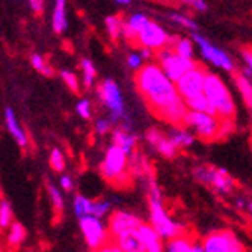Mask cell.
Instances as JSON below:
<instances>
[{
	"label": "cell",
	"mask_w": 252,
	"mask_h": 252,
	"mask_svg": "<svg viewBox=\"0 0 252 252\" xmlns=\"http://www.w3.org/2000/svg\"><path fill=\"white\" fill-rule=\"evenodd\" d=\"M144 63H145V61L142 59V56H141L139 53L131 52V53L127 56V65L131 68V70H134V71L139 70V68H141Z\"/></svg>",
	"instance_id": "40"
},
{
	"label": "cell",
	"mask_w": 252,
	"mask_h": 252,
	"mask_svg": "<svg viewBox=\"0 0 252 252\" xmlns=\"http://www.w3.org/2000/svg\"><path fill=\"white\" fill-rule=\"evenodd\" d=\"M93 202L89 198L83 196V195H77L73 201V209H74V213L76 216L80 219L83 216H89L93 213Z\"/></svg>",
	"instance_id": "28"
},
{
	"label": "cell",
	"mask_w": 252,
	"mask_h": 252,
	"mask_svg": "<svg viewBox=\"0 0 252 252\" xmlns=\"http://www.w3.org/2000/svg\"><path fill=\"white\" fill-rule=\"evenodd\" d=\"M154 58L157 61V63L160 65V68L165 71V74L172 80L177 82L183 74L188 73L189 70L198 63L193 59H188L180 56L174 49L171 47H163L154 53Z\"/></svg>",
	"instance_id": "8"
},
{
	"label": "cell",
	"mask_w": 252,
	"mask_h": 252,
	"mask_svg": "<svg viewBox=\"0 0 252 252\" xmlns=\"http://www.w3.org/2000/svg\"><path fill=\"white\" fill-rule=\"evenodd\" d=\"M192 41L198 45L199 53L205 61H209L210 63H213L215 66L220 68V70L226 73H234L236 63L226 52H223L218 45L212 44L207 38H204L198 32H192Z\"/></svg>",
	"instance_id": "9"
},
{
	"label": "cell",
	"mask_w": 252,
	"mask_h": 252,
	"mask_svg": "<svg viewBox=\"0 0 252 252\" xmlns=\"http://www.w3.org/2000/svg\"><path fill=\"white\" fill-rule=\"evenodd\" d=\"M29 5L35 14H41L44 11V0H29Z\"/></svg>",
	"instance_id": "44"
},
{
	"label": "cell",
	"mask_w": 252,
	"mask_h": 252,
	"mask_svg": "<svg viewBox=\"0 0 252 252\" xmlns=\"http://www.w3.org/2000/svg\"><path fill=\"white\" fill-rule=\"evenodd\" d=\"M142 219L139 216H136L130 212H124V210H117L113 212L109 218V233H110V239H117L123 234L131 233V231H137V228L142 225Z\"/></svg>",
	"instance_id": "13"
},
{
	"label": "cell",
	"mask_w": 252,
	"mask_h": 252,
	"mask_svg": "<svg viewBox=\"0 0 252 252\" xmlns=\"http://www.w3.org/2000/svg\"><path fill=\"white\" fill-rule=\"evenodd\" d=\"M207 73L209 71L205 70L201 63H196L192 70L185 73L175 82L177 91L183 97V100L204 94V82H205V77H207Z\"/></svg>",
	"instance_id": "12"
},
{
	"label": "cell",
	"mask_w": 252,
	"mask_h": 252,
	"mask_svg": "<svg viewBox=\"0 0 252 252\" xmlns=\"http://www.w3.org/2000/svg\"><path fill=\"white\" fill-rule=\"evenodd\" d=\"M180 56L183 58H188V59H193V53H195V49H193V41L189 39V38H180L177 36L175 42L172 44V47Z\"/></svg>",
	"instance_id": "27"
},
{
	"label": "cell",
	"mask_w": 252,
	"mask_h": 252,
	"mask_svg": "<svg viewBox=\"0 0 252 252\" xmlns=\"http://www.w3.org/2000/svg\"><path fill=\"white\" fill-rule=\"evenodd\" d=\"M245 210L248 212V215L252 218V199H246V204H245Z\"/></svg>",
	"instance_id": "47"
},
{
	"label": "cell",
	"mask_w": 252,
	"mask_h": 252,
	"mask_svg": "<svg viewBox=\"0 0 252 252\" xmlns=\"http://www.w3.org/2000/svg\"><path fill=\"white\" fill-rule=\"evenodd\" d=\"M112 130V123H110V120L107 118V120H98V121H95V131L98 133V134H106V133H109Z\"/></svg>",
	"instance_id": "41"
},
{
	"label": "cell",
	"mask_w": 252,
	"mask_h": 252,
	"mask_svg": "<svg viewBox=\"0 0 252 252\" xmlns=\"http://www.w3.org/2000/svg\"><path fill=\"white\" fill-rule=\"evenodd\" d=\"M134 83L153 115L171 126H185L189 112L186 101L157 62L144 63L134 74Z\"/></svg>",
	"instance_id": "1"
},
{
	"label": "cell",
	"mask_w": 252,
	"mask_h": 252,
	"mask_svg": "<svg viewBox=\"0 0 252 252\" xmlns=\"http://www.w3.org/2000/svg\"><path fill=\"white\" fill-rule=\"evenodd\" d=\"M169 20H171L172 23H175V25H178V26H181V28H185V29L190 31V32H198V29H199L198 23H196L193 18H190V17H188V15H183V14H178V12L169 14Z\"/></svg>",
	"instance_id": "31"
},
{
	"label": "cell",
	"mask_w": 252,
	"mask_h": 252,
	"mask_svg": "<svg viewBox=\"0 0 252 252\" xmlns=\"http://www.w3.org/2000/svg\"><path fill=\"white\" fill-rule=\"evenodd\" d=\"M205 252H245V245L231 230H216L199 242Z\"/></svg>",
	"instance_id": "10"
},
{
	"label": "cell",
	"mask_w": 252,
	"mask_h": 252,
	"mask_svg": "<svg viewBox=\"0 0 252 252\" xmlns=\"http://www.w3.org/2000/svg\"><path fill=\"white\" fill-rule=\"evenodd\" d=\"M128 156L117 145H110L100 165V174L110 183H120L128 177Z\"/></svg>",
	"instance_id": "7"
},
{
	"label": "cell",
	"mask_w": 252,
	"mask_h": 252,
	"mask_svg": "<svg viewBox=\"0 0 252 252\" xmlns=\"http://www.w3.org/2000/svg\"><path fill=\"white\" fill-rule=\"evenodd\" d=\"M234 83L239 89V93L243 98V103L246 104L248 109L252 110V80L245 77L240 71L234 74Z\"/></svg>",
	"instance_id": "23"
},
{
	"label": "cell",
	"mask_w": 252,
	"mask_h": 252,
	"mask_svg": "<svg viewBox=\"0 0 252 252\" xmlns=\"http://www.w3.org/2000/svg\"><path fill=\"white\" fill-rule=\"evenodd\" d=\"M195 242L186 236V234H178L168 240V246L165 248L166 252H192Z\"/></svg>",
	"instance_id": "24"
},
{
	"label": "cell",
	"mask_w": 252,
	"mask_h": 252,
	"mask_svg": "<svg viewBox=\"0 0 252 252\" xmlns=\"http://www.w3.org/2000/svg\"><path fill=\"white\" fill-rule=\"evenodd\" d=\"M204 95L209 98L219 118H236V103L225 82L215 73H207L204 82Z\"/></svg>",
	"instance_id": "3"
},
{
	"label": "cell",
	"mask_w": 252,
	"mask_h": 252,
	"mask_svg": "<svg viewBox=\"0 0 252 252\" xmlns=\"http://www.w3.org/2000/svg\"><path fill=\"white\" fill-rule=\"evenodd\" d=\"M185 126L190 128L195 133V136H198L201 141H205V142L219 141L220 118L216 115H212V113L189 110L185 120Z\"/></svg>",
	"instance_id": "6"
},
{
	"label": "cell",
	"mask_w": 252,
	"mask_h": 252,
	"mask_svg": "<svg viewBox=\"0 0 252 252\" xmlns=\"http://www.w3.org/2000/svg\"><path fill=\"white\" fill-rule=\"evenodd\" d=\"M117 3H120V5H128L131 0H115Z\"/></svg>",
	"instance_id": "49"
},
{
	"label": "cell",
	"mask_w": 252,
	"mask_h": 252,
	"mask_svg": "<svg viewBox=\"0 0 252 252\" xmlns=\"http://www.w3.org/2000/svg\"><path fill=\"white\" fill-rule=\"evenodd\" d=\"M192 174H193L196 181L213 188L220 195H231L234 188H236V181L233 180V177L230 174H228V171L223 168L198 165L193 168Z\"/></svg>",
	"instance_id": "5"
},
{
	"label": "cell",
	"mask_w": 252,
	"mask_h": 252,
	"mask_svg": "<svg viewBox=\"0 0 252 252\" xmlns=\"http://www.w3.org/2000/svg\"><path fill=\"white\" fill-rule=\"evenodd\" d=\"M47 193L50 196V201L53 204L55 210L61 213L63 210V198H62V193L59 192V189L55 185H47Z\"/></svg>",
	"instance_id": "34"
},
{
	"label": "cell",
	"mask_w": 252,
	"mask_h": 252,
	"mask_svg": "<svg viewBox=\"0 0 252 252\" xmlns=\"http://www.w3.org/2000/svg\"><path fill=\"white\" fill-rule=\"evenodd\" d=\"M26 228L23 226L20 222H12L11 223V231L8 234V243L11 246H18L20 243H23V240L26 239Z\"/></svg>",
	"instance_id": "30"
},
{
	"label": "cell",
	"mask_w": 252,
	"mask_h": 252,
	"mask_svg": "<svg viewBox=\"0 0 252 252\" xmlns=\"http://www.w3.org/2000/svg\"><path fill=\"white\" fill-rule=\"evenodd\" d=\"M112 141H113V145L120 147L130 157L136 151L137 134L130 130V126L124 124L112 131Z\"/></svg>",
	"instance_id": "17"
},
{
	"label": "cell",
	"mask_w": 252,
	"mask_h": 252,
	"mask_svg": "<svg viewBox=\"0 0 252 252\" xmlns=\"http://www.w3.org/2000/svg\"><path fill=\"white\" fill-rule=\"evenodd\" d=\"M154 50H151V49H148V47H141V52H139V55L142 56V59L145 61V62H150L153 58H154Z\"/></svg>",
	"instance_id": "45"
},
{
	"label": "cell",
	"mask_w": 252,
	"mask_h": 252,
	"mask_svg": "<svg viewBox=\"0 0 252 252\" xmlns=\"http://www.w3.org/2000/svg\"><path fill=\"white\" fill-rule=\"evenodd\" d=\"M50 166L58 172H62L65 169V157L59 148H55L50 153Z\"/></svg>",
	"instance_id": "36"
},
{
	"label": "cell",
	"mask_w": 252,
	"mask_h": 252,
	"mask_svg": "<svg viewBox=\"0 0 252 252\" xmlns=\"http://www.w3.org/2000/svg\"><path fill=\"white\" fill-rule=\"evenodd\" d=\"M168 39H169V35L166 33V31L160 26L158 23L150 20V23L142 29V32L137 35L136 44L139 45V47H148L157 52L160 49L166 47Z\"/></svg>",
	"instance_id": "14"
},
{
	"label": "cell",
	"mask_w": 252,
	"mask_h": 252,
	"mask_svg": "<svg viewBox=\"0 0 252 252\" xmlns=\"http://www.w3.org/2000/svg\"><path fill=\"white\" fill-rule=\"evenodd\" d=\"M124 252H145L144 243L137 234V231H131L127 234H123L117 239H112Z\"/></svg>",
	"instance_id": "21"
},
{
	"label": "cell",
	"mask_w": 252,
	"mask_h": 252,
	"mask_svg": "<svg viewBox=\"0 0 252 252\" xmlns=\"http://www.w3.org/2000/svg\"><path fill=\"white\" fill-rule=\"evenodd\" d=\"M31 63H32V66L35 68V70H36L39 74H42V76H45V77H53V74H55L53 68L49 65V62L45 61L42 56H39V55H32V56H31Z\"/></svg>",
	"instance_id": "32"
},
{
	"label": "cell",
	"mask_w": 252,
	"mask_h": 252,
	"mask_svg": "<svg viewBox=\"0 0 252 252\" xmlns=\"http://www.w3.org/2000/svg\"><path fill=\"white\" fill-rule=\"evenodd\" d=\"M147 142L154 147L160 154L166 158H174L178 154V147L169 139V136H166L163 131H160L158 128H150L145 133Z\"/></svg>",
	"instance_id": "15"
},
{
	"label": "cell",
	"mask_w": 252,
	"mask_h": 252,
	"mask_svg": "<svg viewBox=\"0 0 252 252\" xmlns=\"http://www.w3.org/2000/svg\"><path fill=\"white\" fill-rule=\"evenodd\" d=\"M240 73L245 76V77H248V79H251L252 80V70L248 66V65H243L242 68H240Z\"/></svg>",
	"instance_id": "46"
},
{
	"label": "cell",
	"mask_w": 252,
	"mask_h": 252,
	"mask_svg": "<svg viewBox=\"0 0 252 252\" xmlns=\"http://www.w3.org/2000/svg\"><path fill=\"white\" fill-rule=\"evenodd\" d=\"M137 234L144 243L145 252H166L163 237L156 231V228L151 223H142L137 228Z\"/></svg>",
	"instance_id": "16"
},
{
	"label": "cell",
	"mask_w": 252,
	"mask_h": 252,
	"mask_svg": "<svg viewBox=\"0 0 252 252\" xmlns=\"http://www.w3.org/2000/svg\"><path fill=\"white\" fill-rule=\"evenodd\" d=\"M76 110L79 113V117L83 120H89L93 115V106H91L89 100H80L76 106Z\"/></svg>",
	"instance_id": "38"
},
{
	"label": "cell",
	"mask_w": 252,
	"mask_h": 252,
	"mask_svg": "<svg viewBox=\"0 0 252 252\" xmlns=\"http://www.w3.org/2000/svg\"><path fill=\"white\" fill-rule=\"evenodd\" d=\"M98 98L101 100L103 106L109 110V120L112 124H120L126 113V104L123 98V93L118 83L112 79H104L97 88Z\"/></svg>",
	"instance_id": "4"
},
{
	"label": "cell",
	"mask_w": 252,
	"mask_h": 252,
	"mask_svg": "<svg viewBox=\"0 0 252 252\" xmlns=\"http://www.w3.org/2000/svg\"><path fill=\"white\" fill-rule=\"evenodd\" d=\"M192 252H205L204 251V248H202V245L201 243H196L195 242V245H193V251Z\"/></svg>",
	"instance_id": "48"
},
{
	"label": "cell",
	"mask_w": 252,
	"mask_h": 252,
	"mask_svg": "<svg viewBox=\"0 0 252 252\" xmlns=\"http://www.w3.org/2000/svg\"><path fill=\"white\" fill-rule=\"evenodd\" d=\"M123 23H124V20L118 15H109L104 20L106 31L112 41H117L123 35Z\"/></svg>",
	"instance_id": "26"
},
{
	"label": "cell",
	"mask_w": 252,
	"mask_h": 252,
	"mask_svg": "<svg viewBox=\"0 0 252 252\" xmlns=\"http://www.w3.org/2000/svg\"><path fill=\"white\" fill-rule=\"evenodd\" d=\"M242 59H243L245 65H248L251 70H252V47L242 49Z\"/></svg>",
	"instance_id": "43"
},
{
	"label": "cell",
	"mask_w": 252,
	"mask_h": 252,
	"mask_svg": "<svg viewBox=\"0 0 252 252\" xmlns=\"http://www.w3.org/2000/svg\"><path fill=\"white\" fill-rule=\"evenodd\" d=\"M147 185H148L150 220L151 225L156 228V231L166 240L181 234V226L171 218V215L165 209L162 192H160L153 174L147 178Z\"/></svg>",
	"instance_id": "2"
},
{
	"label": "cell",
	"mask_w": 252,
	"mask_h": 252,
	"mask_svg": "<svg viewBox=\"0 0 252 252\" xmlns=\"http://www.w3.org/2000/svg\"><path fill=\"white\" fill-rule=\"evenodd\" d=\"M59 185H61V188H62L63 190L70 192V190H73V188H74V181H73V178H71L70 175H62V177L59 178Z\"/></svg>",
	"instance_id": "42"
},
{
	"label": "cell",
	"mask_w": 252,
	"mask_h": 252,
	"mask_svg": "<svg viewBox=\"0 0 252 252\" xmlns=\"http://www.w3.org/2000/svg\"><path fill=\"white\" fill-rule=\"evenodd\" d=\"M12 223V207L6 201L0 202V228H6Z\"/></svg>",
	"instance_id": "35"
},
{
	"label": "cell",
	"mask_w": 252,
	"mask_h": 252,
	"mask_svg": "<svg viewBox=\"0 0 252 252\" xmlns=\"http://www.w3.org/2000/svg\"><path fill=\"white\" fill-rule=\"evenodd\" d=\"M186 101V106L189 110H195V112H205V113H212V115H216V110L215 107L212 106V103L209 101V98L205 97L204 94H199V95H195L192 98H188L185 100ZM218 117V115H216Z\"/></svg>",
	"instance_id": "25"
},
{
	"label": "cell",
	"mask_w": 252,
	"mask_h": 252,
	"mask_svg": "<svg viewBox=\"0 0 252 252\" xmlns=\"http://www.w3.org/2000/svg\"><path fill=\"white\" fill-rule=\"evenodd\" d=\"M53 31L56 33H63L68 28L66 20V0H55V9L52 17Z\"/></svg>",
	"instance_id": "22"
},
{
	"label": "cell",
	"mask_w": 252,
	"mask_h": 252,
	"mask_svg": "<svg viewBox=\"0 0 252 252\" xmlns=\"http://www.w3.org/2000/svg\"><path fill=\"white\" fill-rule=\"evenodd\" d=\"M112 205H113V201H110V199H101V201H94L93 202V216H95V218H100V219H103V218H106L107 215H109V212H110V209H112Z\"/></svg>",
	"instance_id": "33"
},
{
	"label": "cell",
	"mask_w": 252,
	"mask_h": 252,
	"mask_svg": "<svg viewBox=\"0 0 252 252\" xmlns=\"http://www.w3.org/2000/svg\"><path fill=\"white\" fill-rule=\"evenodd\" d=\"M251 148H252V136H251Z\"/></svg>",
	"instance_id": "50"
},
{
	"label": "cell",
	"mask_w": 252,
	"mask_h": 252,
	"mask_svg": "<svg viewBox=\"0 0 252 252\" xmlns=\"http://www.w3.org/2000/svg\"><path fill=\"white\" fill-rule=\"evenodd\" d=\"M150 23V18L142 14V12H136L130 15L124 23H123V35L128 42H136V38L142 32V29Z\"/></svg>",
	"instance_id": "18"
},
{
	"label": "cell",
	"mask_w": 252,
	"mask_h": 252,
	"mask_svg": "<svg viewBox=\"0 0 252 252\" xmlns=\"http://www.w3.org/2000/svg\"><path fill=\"white\" fill-rule=\"evenodd\" d=\"M5 123H6V128L11 133V136L15 139V142L21 147V148H26L28 147V134L25 131L15 117V113L11 107H6L5 110Z\"/></svg>",
	"instance_id": "19"
},
{
	"label": "cell",
	"mask_w": 252,
	"mask_h": 252,
	"mask_svg": "<svg viewBox=\"0 0 252 252\" xmlns=\"http://www.w3.org/2000/svg\"><path fill=\"white\" fill-rule=\"evenodd\" d=\"M61 77L65 82V85L70 88V91H73L74 94H79V91H80V88H79V79H77V76L74 73L63 70V71H61Z\"/></svg>",
	"instance_id": "37"
},
{
	"label": "cell",
	"mask_w": 252,
	"mask_h": 252,
	"mask_svg": "<svg viewBox=\"0 0 252 252\" xmlns=\"http://www.w3.org/2000/svg\"><path fill=\"white\" fill-rule=\"evenodd\" d=\"M177 2L181 3V5H186V6L192 8L196 12H205V11L209 9L207 3H205V0H177Z\"/></svg>",
	"instance_id": "39"
},
{
	"label": "cell",
	"mask_w": 252,
	"mask_h": 252,
	"mask_svg": "<svg viewBox=\"0 0 252 252\" xmlns=\"http://www.w3.org/2000/svg\"><path fill=\"white\" fill-rule=\"evenodd\" d=\"M168 136L169 139L180 148H189L190 145H193L196 136L192 130L189 128H185L183 126H172L169 130H168Z\"/></svg>",
	"instance_id": "20"
},
{
	"label": "cell",
	"mask_w": 252,
	"mask_h": 252,
	"mask_svg": "<svg viewBox=\"0 0 252 252\" xmlns=\"http://www.w3.org/2000/svg\"><path fill=\"white\" fill-rule=\"evenodd\" d=\"M82 71H83V85H85V88L86 89L93 88L94 83H95V77H97L95 65L89 59H82Z\"/></svg>",
	"instance_id": "29"
},
{
	"label": "cell",
	"mask_w": 252,
	"mask_h": 252,
	"mask_svg": "<svg viewBox=\"0 0 252 252\" xmlns=\"http://www.w3.org/2000/svg\"><path fill=\"white\" fill-rule=\"evenodd\" d=\"M79 225H80V231L89 249L97 251L98 248H101L110 240L109 228L104 225L103 219L100 218H95L93 215L83 216L79 219Z\"/></svg>",
	"instance_id": "11"
}]
</instances>
